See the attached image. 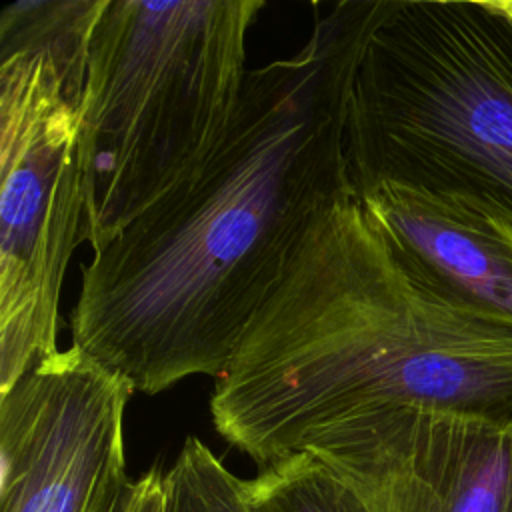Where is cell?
<instances>
[{
  "label": "cell",
  "instance_id": "6da1fadb",
  "mask_svg": "<svg viewBox=\"0 0 512 512\" xmlns=\"http://www.w3.org/2000/svg\"><path fill=\"white\" fill-rule=\"evenodd\" d=\"M382 2L314 6L294 56L248 70L234 122L202 168L82 268L72 346L148 396L226 370L304 230L356 192L348 98Z\"/></svg>",
  "mask_w": 512,
  "mask_h": 512
},
{
  "label": "cell",
  "instance_id": "7a4b0ae2",
  "mask_svg": "<svg viewBox=\"0 0 512 512\" xmlns=\"http://www.w3.org/2000/svg\"><path fill=\"white\" fill-rule=\"evenodd\" d=\"M424 406L512 426V324L440 294L358 192L324 208L216 378V432L262 468L334 422Z\"/></svg>",
  "mask_w": 512,
  "mask_h": 512
},
{
  "label": "cell",
  "instance_id": "3957f363",
  "mask_svg": "<svg viewBox=\"0 0 512 512\" xmlns=\"http://www.w3.org/2000/svg\"><path fill=\"white\" fill-rule=\"evenodd\" d=\"M264 0H110L92 38L78 160L84 240L100 252L196 174L228 134Z\"/></svg>",
  "mask_w": 512,
  "mask_h": 512
},
{
  "label": "cell",
  "instance_id": "277c9868",
  "mask_svg": "<svg viewBox=\"0 0 512 512\" xmlns=\"http://www.w3.org/2000/svg\"><path fill=\"white\" fill-rule=\"evenodd\" d=\"M358 194L400 184L512 222V14L502 0H384L354 74Z\"/></svg>",
  "mask_w": 512,
  "mask_h": 512
},
{
  "label": "cell",
  "instance_id": "5b68a950",
  "mask_svg": "<svg viewBox=\"0 0 512 512\" xmlns=\"http://www.w3.org/2000/svg\"><path fill=\"white\" fill-rule=\"evenodd\" d=\"M0 392L58 352V306L84 240L78 112L40 56L0 62Z\"/></svg>",
  "mask_w": 512,
  "mask_h": 512
},
{
  "label": "cell",
  "instance_id": "8992f818",
  "mask_svg": "<svg viewBox=\"0 0 512 512\" xmlns=\"http://www.w3.org/2000/svg\"><path fill=\"white\" fill-rule=\"evenodd\" d=\"M132 384L70 346L0 392V512H104L130 484Z\"/></svg>",
  "mask_w": 512,
  "mask_h": 512
},
{
  "label": "cell",
  "instance_id": "52a82bcc",
  "mask_svg": "<svg viewBox=\"0 0 512 512\" xmlns=\"http://www.w3.org/2000/svg\"><path fill=\"white\" fill-rule=\"evenodd\" d=\"M300 450L366 512H512V426L402 404L324 426Z\"/></svg>",
  "mask_w": 512,
  "mask_h": 512
},
{
  "label": "cell",
  "instance_id": "ba28073f",
  "mask_svg": "<svg viewBox=\"0 0 512 512\" xmlns=\"http://www.w3.org/2000/svg\"><path fill=\"white\" fill-rule=\"evenodd\" d=\"M358 198L396 254L432 288L476 314L512 324L510 220L400 184H378Z\"/></svg>",
  "mask_w": 512,
  "mask_h": 512
},
{
  "label": "cell",
  "instance_id": "9c48e42d",
  "mask_svg": "<svg viewBox=\"0 0 512 512\" xmlns=\"http://www.w3.org/2000/svg\"><path fill=\"white\" fill-rule=\"evenodd\" d=\"M110 0H16L0 10V62L40 56L58 74L68 104H82L94 30Z\"/></svg>",
  "mask_w": 512,
  "mask_h": 512
},
{
  "label": "cell",
  "instance_id": "30bf717a",
  "mask_svg": "<svg viewBox=\"0 0 512 512\" xmlns=\"http://www.w3.org/2000/svg\"><path fill=\"white\" fill-rule=\"evenodd\" d=\"M248 512H366L358 498L310 452H294L252 478H240Z\"/></svg>",
  "mask_w": 512,
  "mask_h": 512
},
{
  "label": "cell",
  "instance_id": "8fae6325",
  "mask_svg": "<svg viewBox=\"0 0 512 512\" xmlns=\"http://www.w3.org/2000/svg\"><path fill=\"white\" fill-rule=\"evenodd\" d=\"M164 508L166 492L162 470L152 468L144 476L128 484L122 512H164Z\"/></svg>",
  "mask_w": 512,
  "mask_h": 512
},
{
  "label": "cell",
  "instance_id": "7c38bea8",
  "mask_svg": "<svg viewBox=\"0 0 512 512\" xmlns=\"http://www.w3.org/2000/svg\"><path fill=\"white\" fill-rule=\"evenodd\" d=\"M130 482H132V480H130ZM126 488H128V486H126ZM126 488H124V492H122L104 512H122V510H124V494H126Z\"/></svg>",
  "mask_w": 512,
  "mask_h": 512
},
{
  "label": "cell",
  "instance_id": "4fadbf2b",
  "mask_svg": "<svg viewBox=\"0 0 512 512\" xmlns=\"http://www.w3.org/2000/svg\"><path fill=\"white\" fill-rule=\"evenodd\" d=\"M502 4H504V8L512 14V0H502Z\"/></svg>",
  "mask_w": 512,
  "mask_h": 512
}]
</instances>
